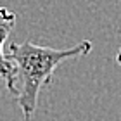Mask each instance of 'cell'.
Wrapping results in <instances>:
<instances>
[{"mask_svg": "<svg viewBox=\"0 0 121 121\" xmlns=\"http://www.w3.org/2000/svg\"><path fill=\"white\" fill-rule=\"evenodd\" d=\"M92 52V42L83 40L69 48H52L31 42H12L5 57L16 74V102L26 121L36 112L40 92L50 86L56 69L64 60L83 57Z\"/></svg>", "mask_w": 121, "mask_h": 121, "instance_id": "obj_1", "label": "cell"}, {"mask_svg": "<svg viewBox=\"0 0 121 121\" xmlns=\"http://www.w3.org/2000/svg\"><path fill=\"white\" fill-rule=\"evenodd\" d=\"M16 21H17V16L14 12H10L7 7L0 5V78L5 83L7 90L12 93H16V74H14L12 64L7 60V57L4 54V45L14 30Z\"/></svg>", "mask_w": 121, "mask_h": 121, "instance_id": "obj_2", "label": "cell"}, {"mask_svg": "<svg viewBox=\"0 0 121 121\" xmlns=\"http://www.w3.org/2000/svg\"><path fill=\"white\" fill-rule=\"evenodd\" d=\"M116 62H118V66L121 68V48L118 50V54H116Z\"/></svg>", "mask_w": 121, "mask_h": 121, "instance_id": "obj_3", "label": "cell"}]
</instances>
